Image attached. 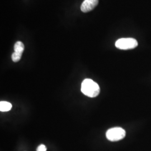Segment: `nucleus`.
<instances>
[{"label":"nucleus","instance_id":"nucleus-1","mask_svg":"<svg viewBox=\"0 0 151 151\" xmlns=\"http://www.w3.org/2000/svg\"><path fill=\"white\" fill-rule=\"evenodd\" d=\"M81 91L88 97H95L99 95L100 88L96 82L87 78L82 83Z\"/></svg>","mask_w":151,"mask_h":151},{"label":"nucleus","instance_id":"nucleus-2","mask_svg":"<svg viewBox=\"0 0 151 151\" xmlns=\"http://www.w3.org/2000/svg\"><path fill=\"white\" fill-rule=\"evenodd\" d=\"M126 135L125 130L120 127H115L108 130L106 136L108 140L116 142L123 139Z\"/></svg>","mask_w":151,"mask_h":151},{"label":"nucleus","instance_id":"nucleus-3","mask_svg":"<svg viewBox=\"0 0 151 151\" xmlns=\"http://www.w3.org/2000/svg\"><path fill=\"white\" fill-rule=\"evenodd\" d=\"M115 46L122 50L132 49L138 46V42L134 38H121L116 42Z\"/></svg>","mask_w":151,"mask_h":151},{"label":"nucleus","instance_id":"nucleus-4","mask_svg":"<svg viewBox=\"0 0 151 151\" xmlns=\"http://www.w3.org/2000/svg\"><path fill=\"white\" fill-rule=\"evenodd\" d=\"M98 3L99 0H85L81 5V11L85 13L91 11L97 5Z\"/></svg>","mask_w":151,"mask_h":151},{"label":"nucleus","instance_id":"nucleus-5","mask_svg":"<svg viewBox=\"0 0 151 151\" xmlns=\"http://www.w3.org/2000/svg\"><path fill=\"white\" fill-rule=\"evenodd\" d=\"M12 108L11 103L7 101H1L0 102V111L2 112H6L10 111Z\"/></svg>","mask_w":151,"mask_h":151},{"label":"nucleus","instance_id":"nucleus-6","mask_svg":"<svg viewBox=\"0 0 151 151\" xmlns=\"http://www.w3.org/2000/svg\"><path fill=\"white\" fill-rule=\"evenodd\" d=\"M14 50L16 53L19 54H22L24 50V45L22 42H17L14 45Z\"/></svg>","mask_w":151,"mask_h":151},{"label":"nucleus","instance_id":"nucleus-7","mask_svg":"<svg viewBox=\"0 0 151 151\" xmlns=\"http://www.w3.org/2000/svg\"><path fill=\"white\" fill-rule=\"evenodd\" d=\"M37 151H47V147L44 145H41L38 147Z\"/></svg>","mask_w":151,"mask_h":151}]
</instances>
